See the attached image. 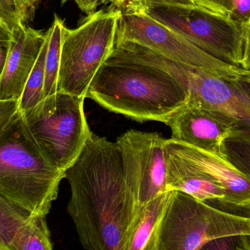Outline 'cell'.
<instances>
[{"label":"cell","mask_w":250,"mask_h":250,"mask_svg":"<svg viewBox=\"0 0 250 250\" xmlns=\"http://www.w3.org/2000/svg\"><path fill=\"white\" fill-rule=\"evenodd\" d=\"M166 148L223 187L228 203L250 208V179L224 157L177 142L171 138L166 139Z\"/></svg>","instance_id":"cell-12"},{"label":"cell","mask_w":250,"mask_h":250,"mask_svg":"<svg viewBox=\"0 0 250 250\" xmlns=\"http://www.w3.org/2000/svg\"><path fill=\"white\" fill-rule=\"evenodd\" d=\"M249 77L250 78V74H249Z\"/></svg>","instance_id":"cell-32"},{"label":"cell","mask_w":250,"mask_h":250,"mask_svg":"<svg viewBox=\"0 0 250 250\" xmlns=\"http://www.w3.org/2000/svg\"><path fill=\"white\" fill-rule=\"evenodd\" d=\"M166 141L157 132L134 129L117 138L125 182L140 207L168 192Z\"/></svg>","instance_id":"cell-9"},{"label":"cell","mask_w":250,"mask_h":250,"mask_svg":"<svg viewBox=\"0 0 250 250\" xmlns=\"http://www.w3.org/2000/svg\"><path fill=\"white\" fill-rule=\"evenodd\" d=\"M187 104L216 111L234 124L236 135L250 140V78L220 77L204 69L185 65Z\"/></svg>","instance_id":"cell-10"},{"label":"cell","mask_w":250,"mask_h":250,"mask_svg":"<svg viewBox=\"0 0 250 250\" xmlns=\"http://www.w3.org/2000/svg\"><path fill=\"white\" fill-rule=\"evenodd\" d=\"M121 10L111 4L75 29L62 31L57 91L85 98L92 79L114 48Z\"/></svg>","instance_id":"cell-4"},{"label":"cell","mask_w":250,"mask_h":250,"mask_svg":"<svg viewBox=\"0 0 250 250\" xmlns=\"http://www.w3.org/2000/svg\"><path fill=\"white\" fill-rule=\"evenodd\" d=\"M146 2L167 3V4H192L189 0H125V5L123 6V7L137 5V4H142V3Z\"/></svg>","instance_id":"cell-28"},{"label":"cell","mask_w":250,"mask_h":250,"mask_svg":"<svg viewBox=\"0 0 250 250\" xmlns=\"http://www.w3.org/2000/svg\"><path fill=\"white\" fill-rule=\"evenodd\" d=\"M86 98L138 123L166 124L188 103L185 65L138 44L116 41Z\"/></svg>","instance_id":"cell-2"},{"label":"cell","mask_w":250,"mask_h":250,"mask_svg":"<svg viewBox=\"0 0 250 250\" xmlns=\"http://www.w3.org/2000/svg\"><path fill=\"white\" fill-rule=\"evenodd\" d=\"M223 154L239 171L250 179V140L231 136L223 143Z\"/></svg>","instance_id":"cell-19"},{"label":"cell","mask_w":250,"mask_h":250,"mask_svg":"<svg viewBox=\"0 0 250 250\" xmlns=\"http://www.w3.org/2000/svg\"><path fill=\"white\" fill-rule=\"evenodd\" d=\"M0 241L10 250H53L46 217L32 215L1 195Z\"/></svg>","instance_id":"cell-15"},{"label":"cell","mask_w":250,"mask_h":250,"mask_svg":"<svg viewBox=\"0 0 250 250\" xmlns=\"http://www.w3.org/2000/svg\"><path fill=\"white\" fill-rule=\"evenodd\" d=\"M64 177L45 160L19 111L0 136V195L46 217Z\"/></svg>","instance_id":"cell-3"},{"label":"cell","mask_w":250,"mask_h":250,"mask_svg":"<svg viewBox=\"0 0 250 250\" xmlns=\"http://www.w3.org/2000/svg\"><path fill=\"white\" fill-rule=\"evenodd\" d=\"M200 250H250L248 236H229L208 242Z\"/></svg>","instance_id":"cell-21"},{"label":"cell","mask_w":250,"mask_h":250,"mask_svg":"<svg viewBox=\"0 0 250 250\" xmlns=\"http://www.w3.org/2000/svg\"><path fill=\"white\" fill-rule=\"evenodd\" d=\"M39 1L40 0H24L26 7H27L28 10H29V14H31V13H33L35 6H36L37 3L39 2Z\"/></svg>","instance_id":"cell-29"},{"label":"cell","mask_w":250,"mask_h":250,"mask_svg":"<svg viewBox=\"0 0 250 250\" xmlns=\"http://www.w3.org/2000/svg\"><path fill=\"white\" fill-rule=\"evenodd\" d=\"M84 100L57 91L21 112L45 160L63 173L77 160L92 133L83 109Z\"/></svg>","instance_id":"cell-5"},{"label":"cell","mask_w":250,"mask_h":250,"mask_svg":"<svg viewBox=\"0 0 250 250\" xmlns=\"http://www.w3.org/2000/svg\"><path fill=\"white\" fill-rule=\"evenodd\" d=\"M166 155L167 191L184 192L216 209L250 218V208L236 207L228 203L223 187L209 176L166 148Z\"/></svg>","instance_id":"cell-13"},{"label":"cell","mask_w":250,"mask_h":250,"mask_svg":"<svg viewBox=\"0 0 250 250\" xmlns=\"http://www.w3.org/2000/svg\"><path fill=\"white\" fill-rule=\"evenodd\" d=\"M12 32L0 24V77L2 74L11 45Z\"/></svg>","instance_id":"cell-25"},{"label":"cell","mask_w":250,"mask_h":250,"mask_svg":"<svg viewBox=\"0 0 250 250\" xmlns=\"http://www.w3.org/2000/svg\"><path fill=\"white\" fill-rule=\"evenodd\" d=\"M30 17L24 0H0V24L15 30Z\"/></svg>","instance_id":"cell-20"},{"label":"cell","mask_w":250,"mask_h":250,"mask_svg":"<svg viewBox=\"0 0 250 250\" xmlns=\"http://www.w3.org/2000/svg\"><path fill=\"white\" fill-rule=\"evenodd\" d=\"M194 5L223 16H229L233 7V0H189Z\"/></svg>","instance_id":"cell-22"},{"label":"cell","mask_w":250,"mask_h":250,"mask_svg":"<svg viewBox=\"0 0 250 250\" xmlns=\"http://www.w3.org/2000/svg\"><path fill=\"white\" fill-rule=\"evenodd\" d=\"M229 17L240 24H248L250 21V0H233L232 11Z\"/></svg>","instance_id":"cell-24"},{"label":"cell","mask_w":250,"mask_h":250,"mask_svg":"<svg viewBox=\"0 0 250 250\" xmlns=\"http://www.w3.org/2000/svg\"><path fill=\"white\" fill-rule=\"evenodd\" d=\"M250 236V217L216 209L188 194L170 191L157 230V250H200L220 238Z\"/></svg>","instance_id":"cell-7"},{"label":"cell","mask_w":250,"mask_h":250,"mask_svg":"<svg viewBox=\"0 0 250 250\" xmlns=\"http://www.w3.org/2000/svg\"><path fill=\"white\" fill-rule=\"evenodd\" d=\"M45 37L46 32L26 25L12 31L10 52L0 77V101L20 100Z\"/></svg>","instance_id":"cell-14"},{"label":"cell","mask_w":250,"mask_h":250,"mask_svg":"<svg viewBox=\"0 0 250 250\" xmlns=\"http://www.w3.org/2000/svg\"><path fill=\"white\" fill-rule=\"evenodd\" d=\"M118 1V8H121L125 5V0H117Z\"/></svg>","instance_id":"cell-30"},{"label":"cell","mask_w":250,"mask_h":250,"mask_svg":"<svg viewBox=\"0 0 250 250\" xmlns=\"http://www.w3.org/2000/svg\"><path fill=\"white\" fill-rule=\"evenodd\" d=\"M124 7L142 12L207 54L240 67L246 25L194 4L146 2Z\"/></svg>","instance_id":"cell-6"},{"label":"cell","mask_w":250,"mask_h":250,"mask_svg":"<svg viewBox=\"0 0 250 250\" xmlns=\"http://www.w3.org/2000/svg\"><path fill=\"white\" fill-rule=\"evenodd\" d=\"M240 67L246 71L250 72V21L249 23L245 26L243 55H242Z\"/></svg>","instance_id":"cell-27"},{"label":"cell","mask_w":250,"mask_h":250,"mask_svg":"<svg viewBox=\"0 0 250 250\" xmlns=\"http://www.w3.org/2000/svg\"><path fill=\"white\" fill-rule=\"evenodd\" d=\"M67 212L86 250H125L141 207L126 186L117 143L92 132L65 171Z\"/></svg>","instance_id":"cell-1"},{"label":"cell","mask_w":250,"mask_h":250,"mask_svg":"<svg viewBox=\"0 0 250 250\" xmlns=\"http://www.w3.org/2000/svg\"><path fill=\"white\" fill-rule=\"evenodd\" d=\"M248 243H249L250 249V236H248Z\"/></svg>","instance_id":"cell-31"},{"label":"cell","mask_w":250,"mask_h":250,"mask_svg":"<svg viewBox=\"0 0 250 250\" xmlns=\"http://www.w3.org/2000/svg\"><path fill=\"white\" fill-rule=\"evenodd\" d=\"M166 125L173 141L222 157L224 141L236 135L234 124L226 116L189 104L178 110Z\"/></svg>","instance_id":"cell-11"},{"label":"cell","mask_w":250,"mask_h":250,"mask_svg":"<svg viewBox=\"0 0 250 250\" xmlns=\"http://www.w3.org/2000/svg\"><path fill=\"white\" fill-rule=\"evenodd\" d=\"M64 26V21L55 15L54 22L48 29L49 41L45 57L43 98L57 92V82Z\"/></svg>","instance_id":"cell-17"},{"label":"cell","mask_w":250,"mask_h":250,"mask_svg":"<svg viewBox=\"0 0 250 250\" xmlns=\"http://www.w3.org/2000/svg\"><path fill=\"white\" fill-rule=\"evenodd\" d=\"M19 111V101H0V136Z\"/></svg>","instance_id":"cell-23"},{"label":"cell","mask_w":250,"mask_h":250,"mask_svg":"<svg viewBox=\"0 0 250 250\" xmlns=\"http://www.w3.org/2000/svg\"><path fill=\"white\" fill-rule=\"evenodd\" d=\"M48 41L49 31L48 29L45 42L25 85L23 94L19 101V109L21 112H24L33 108L43 99L45 57L48 49Z\"/></svg>","instance_id":"cell-18"},{"label":"cell","mask_w":250,"mask_h":250,"mask_svg":"<svg viewBox=\"0 0 250 250\" xmlns=\"http://www.w3.org/2000/svg\"><path fill=\"white\" fill-rule=\"evenodd\" d=\"M68 0H62V4H64ZM80 10L87 16H91L96 12L97 8L102 4L111 3V4L118 7L117 0H74Z\"/></svg>","instance_id":"cell-26"},{"label":"cell","mask_w":250,"mask_h":250,"mask_svg":"<svg viewBox=\"0 0 250 250\" xmlns=\"http://www.w3.org/2000/svg\"><path fill=\"white\" fill-rule=\"evenodd\" d=\"M165 192L141 207L125 250H157V234L170 198Z\"/></svg>","instance_id":"cell-16"},{"label":"cell","mask_w":250,"mask_h":250,"mask_svg":"<svg viewBox=\"0 0 250 250\" xmlns=\"http://www.w3.org/2000/svg\"><path fill=\"white\" fill-rule=\"evenodd\" d=\"M116 41L134 42L189 67L204 69L227 79L249 74L241 67L223 62L139 10L122 7Z\"/></svg>","instance_id":"cell-8"}]
</instances>
